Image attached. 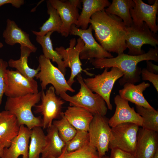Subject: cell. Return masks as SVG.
<instances>
[{
	"instance_id": "3",
	"label": "cell",
	"mask_w": 158,
	"mask_h": 158,
	"mask_svg": "<svg viewBox=\"0 0 158 158\" xmlns=\"http://www.w3.org/2000/svg\"><path fill=\"white\" fill-rule=\"evenodd\" d=\"M41 93L40 91L18 97H7L5 110L14 115L20 125H23L30 130L36 127H42V119L40 116H35L32 111V107L40 100Z\"/></svg>"
},
{
	"instance_id": "41",
	"label": "cell",
	"mask_w": 158,
	"mask_h": 158,
	"mask_svg": "<svg viewBox=\"0 0 158 158\" xmlns=\"http://www.w3.org/2000/svg\"><path fill=\"white\" fill-rule=\"evenodd\" d=\"M98 158H110L109 157L106 156H104L102 157H99Z\"/></svg>"
},
{
	"instance_id": "40",
	"label": "cell",
	"mask_w": 158,
	"mask_h": 158,
	"mask_svg": "<svg viewBox=\"0 0 158 158\" xmlns=\"http://www.w3.org/2000/svg\"><path fill=\"white\" fill-rule=\"evenodd\" d=\"M152 158H158V150L157 151Z\"/></svg>"
},
{
	"instance_id": "42",
	"label": "cell",
	"mask_w": 158,
	"mask_h": 158,
	"mask_svg": "<svg viewBox=\"0 0 158 158\" xmlns=\"http://www.w3.org/2000/svg\"><path fill=\"white\" fill-rule=\"evenodd\" d=\"M4 46V45L2 43L0 42V49L2 48Z\"/></svg>"
},
{
	"instance_id": "36",
	"label": "cell",
	"mask_w": 158,
	"mask_h": 158,
	"mask_svg": "<svg viewBox=\"0 0 158 158\" xmlns=\"http://www.w3.org/2000/svg\"><path fill=\"white\" fill-rule=\"evenodd\" d=\"M110 158H135L134 155L117 148L111 149Z\"/></svg>"
},
{
	"instance_id": "2",
	"label": "cell",
	"mask_w": 158,
	"mask_h": 158,
	"mask_svg": "<svg viewBox=\"0 0 158 158\" xmlns=\"http://www.w3.org/2000/svg\"><path fill=\"white\" fill-rule=\"evenodd\" d=\"M152 60L158 61V48L157 47L149 49L148 51L140 55L133 56L124 53L110 58L94 59L90 62L97 68L115 67L121 70L123 73L119 83L123 86L126 83L134 84L140 81L141 68L137 66L140 62Z\"/></svg>"
},
{
	"instance_id": "19",
	"label": "cell",
	"mask_w": 158,
	"mask_h": 158,
	"mask_svg": "<svg viewBox=\"0 0 158 158\" xmlns=\"http://www.w3.org/2000/svg\"><path fill=\"white\" fill-rule=\"evenodd\" d=\"M6 23V28L2 34L6 44L13 46L18 43L20 46L28 47L33 52H35L37 48L31 42L30 35L23 30L14 21L8 19Z\"/></svg>"
},
{
	"instance_id": "14",
	"label": "cell",
	"mask_w": 158,
	"mask_h": 158,
	"mask_svg": "<svg viewBox=\"0 0 158 158\" xmlns=\"http://www.w3.org/2000/svg\"><path fill=\"white\" fill-rule=\"evenodd\" d=\"M48 1L58 13L62 25L60 33L65 37L69 35L71 26L76 25L80 15L79 8H80L79 0H49Z\"/></svg>"
},
{
	"instance_id": "21",
	"label": "cell",
	"mask_w": 158,
	"mask_h": 158,
	"mask_svg": "<svg viewBox=\"0 0 158 158\" xmlns=\"http://www.w3.org/2000/svg\"><path fill=\"white\" fill-rule=\"evenodd\" d=\"M20 126L14 115L6 110L1 112L0 138L5 142L6 147L10 146L12 140L18 135Z\"/></svg>"
},
{
	"instance_id": "5",
	"label": "cell",
	"mask_w": 158,
	"mask_h": 158,
	"mask_svg": "<svg viewBox=\"0 0 158 158\" xmlns=\"http://www.w3.org/2000/svg\"><path fill=\"white\" fill-rule=\"evenodd\" d=\"M38 61L40 70L35 77L40 80L42 90L46 89L47 85L51 84L57 95L68 91L72 92L75 91L68 85L64 75L52 63L49 59L41 54L39 57Z\"/></svg>"
},
{
	"instance_id": "27",
	"label": "cell",
	"mask_w": 158,
	"mask_h": 158,
	"mask_svg": "<svg viewBox=\"0 0 158 158\" xmlns=\"http://www.w3.org/2000/svg\"><path fill=\"white\" fill-rule=\"evenodd\" d=\"M53 32H48L44 36H36L37 42L41 46L43 55L47 59L56 62L58 68L64 75L66 74V68L64 66L63 61L61 56L53 49L50 37Z\"/></svg>"
},
{
	"instance_id": "17",
	"label": "cell",
	"mask_w": 158,
	"mask_h": 158,
	"mask_svg": "<svg viewBox=\"0 0 158 158\" xmlns=\"http://www.w3.org/2000/svg\"><path fill=\"white\" fill-rule=\"evenodd\" d=\"M158 150V133L139 128L134 155L135 157L152 158Z\"/></svg>"
},
{
	"instance_id": "25",
	"label": "cell",
	"mask_w": 158,
	"mask_h": 158,
	"mask_svg": "<svg viewBox=\"0 0 158 158\" xmlns=\"http://www.w3.org/2000/svg\"><path fill=\"white\" fill-rule=\"evenodd\" d=\"M20 56L19 59L14 60L11 59L8 61V66L16 69V70L26 77L34 78L40 71L39 66L36 69L30 68L28 63V58L30 54L33 52L31 49L28 47L20 46Z\"/></svg>"
},
{
	"instance_id": "12",
	"label": "cell",
	"mask_w": 158,
	"mask_h": 158,
	"mask_svg": "<svg viewBox=\"0 0 158 158\" xmlns=\"http://www.w3.org/2000/svg\"><path fill=\"white\" fill-rule=\"evenodd\" d=\"M76 42L75 38H72L69 43V46L66 49L61 46L55 48L56 50L62 57L65 68H70L71 70L70 76L67 81L68 85L72 87L75 82V78L82 71L87 74L92 76L93 74L90 73L86 70H83L81 67L82 63L80 58V53L84 45L82 40L78 38Z\"/></svg>"
},
{
	"instance_id": "23",
	"label": "cell",
	"mask_w": 158,
	"mask_h": 158,
	"mask_svg": "<svg viewBox=\"0 0 158 158\" xmlns=\"http://www.w3.org/2000/svg\"><path fill=\"white\" fill-rule=\"evenodd\" d=\"M64 115L77 130L87 132L93 117L92 114L86 110L75 106L68 107Z\"/></svg>"
},
{
	"instance_id": "43",
	"label": "cell",
	"mask_w": 158,
	"mask_h": 158,
	"mask_svg": "<svg viewBox=\"0 0 158 158\" xmlns=\"http://www.w3.org/2000/svg\"><path fill=\"white\" fill-rule=\"evenodd\" d=\"M1 112H0V116H1Z\"/></svg>"
},
{
	"instance_id": "20",
	"label": "cell",
	"mask_w": 158,
	"mask_h": 158,
	"mask_svg": "<svg viewBox=\"0 0 158 158\" xmlns=\"http://www.w3.org/2000/svg\"><path fill=\"white\" fill-rule=\"evenodd\" d=\"M119 91V95L122 98L135 104V105L147 108L154 109L145 98L143 92L149 87V83L143 82L138 85L126 83Z\"/></svg>"
},
{
	"instance_id": "8",
	"label": "cell",
	"mask_w": 158,
	"mask_h": 158,
	"mask_svg": "<svg viewBox=\"0 0 158 158\" xmlns=\"http://www.w3.org/2000/svg\"><path fill=\"white\" fill-rule=\"evenodd\" d=\"M41 92V102L34 106V112L40 113L43 116V128L48 129L52 124L54 119L61 118L63 114L61 111L62 106L65 102L56 96L52 86L50 87L45 93L43 90Z\"/></svg>"
},
{
	"instance_id": "33",
	"label": "cell",
	"mask_w": 158,
	"mask_h": 158,
	"mask_svg": "<svg viewBox=\"0 0 158 158\" xmlns=\"http://www.w3.org/2000/svg\"><path fill=\"white\" fill-rule=\"evenodd\" d=\"M89 137L88 132L77 130L75 135L66 144V150L68 152L75 151L88 145Z\"/></svg>"
},
{
	"instance_id": "16",
	"label": "cell",
	"mask_w": 158,
	"mask_h": 158,
	"mask_svg": "<svg viewBox=\"0 0 158 158\" xmlns=\"http://www.w3.org/2000/svg\"><path fill=\"white\" fill-rule=\"evenodd\" d=\"M114 102L116 105V110L108 121L110 127L126 123H133L142 127V117L135 111L133 107L130 106L128 101L117 95L114 98Z\"/></svg>"
},
{
	"instance_id": "31",
	"label": "cell",
	"mask_w": 158,
	"mask_h": 158,
	"mask_svg": "<svg viewBox=\"0 0 158 158\" xmlns=\"http://www.w3.org/2000/svg\"><path fill=\"white\" fill-rule=\"evenodd\" d=\"M52 124L57 129L59 136L66 144L75 135L77 130L66 118L63 114L61 119L53 121Z\"/></svg>"
},
{
	"instance_id": "28",
	"label": "cell",
	"mask_w": 158,
	"mask_h": 158,
	"mask_svg": "<svg viewBox=\"0 0 158 158\" xmlns=\"http://www.w3.org/2000/svg\"><path fill=\"white\" fill-rule=\"evenodd\" d=\"M46 2L47 12L49 15V18L40 28V31H32L33 34L36 36H44L50 32L56 31L60 33L62 22L59 15L48 0Z\"/></svg>"
},
{
	"instance_id": "38",
	"label": "cell",
	"mask_w": 158,
	"mask_h": 158,
	"mask_svg": "<svg viewBox=\"0 0 158 158\" xmlns=\"http://www.w3.org/2000/svg\"><path fill=\"white\" fill-rule=\"evenodd\" d=\"M147 67L146 68L147 70L150 72L156 74L158 73V66L157 65L154 64L151 61H146Z\"/></svg>"
},
{
	"instance_id": "15",
	"label": "cell",
	"mask_w": 158,
	"mask_h": 158,
	"mask_svg": "<svg viewBox=\"0 0 158 158\" xmlns=\"http://www.w3.org/2000/svg\"><path fill=\"white\" fill-rule=\"evenodd\" d=\"M133 1L135 5L130 11L133 23L140 26L145 22L152 32L156 33L158 30L156 23L158 0H155L152 5L147 4L141 0Z\"/></svg>"
},
{
	"instance_id": "22",
	"label": "cell",
	"mask_w": 158,
	"mask_h": 158,
	"mask_svg": "<svg viewBox=\"0 0 158 158\" xmlns=\"http://www.w3.org/2000/svg\"><path fill=\"white\" fill-rule=\"evenodd\" d=\"M83 8L76 26L83 30L87 29L91 16L96 12L104 10L111 3L108 0H81Z\"/></svg>"
},
{
	"instance_id": "26",
	"label": "cell",
	"mask_w": 158,
	"mask_h": 158,
	"mask_svg": "<svg viewBox=\"0 0 158 158\" xmlns=\"http://www.w3.org/2000/svg\"><path fill=\"white\" fill-rule=\"evenodd\" d=\"M134 5L135 3L132 0H113L110 5L104 10L107 14L120 18L126 27H129L133 24L130 11Z\"/></svg>"
},
{
	"instance_id": "10",
	"label": "cell",
	"mask_w": 158,
	"mask_h": 158,
	"mask_svg": "<svg viewBox=\"0 0 158 158\" xmlns=\"http://www.w3.org/2000/svg\"><path fill=\"white\" fill-rule=\"evenodd\" d=\"M139 126L126 123L111 128L109 148H117L134 155Z\"/></svg>"
},
{
	"instance_id": "7",
	"label": "cell",
	"mask_w": 158,
	"mask_h": 158,
	"mask_svg": "<svg viewBox=\"0 0 158 158\" xmlns=\"http://www.w3.org/2000/svg\"><path fill=\"white\" fill-rule=\"evenodd\" d=\"M126 27L127 32L125 40L129 50L128 54L141 55L145 53L141 49L143 45L149 44L155 47L158 44L157 35L152 32L145 22L140 26L133 23Z\"/></svg>"
},
{
	"instance_id": "44",
	"label": "cell",
	"mask_w": 158,
	"mask_h": 158,
	"mask_svg": "<svg viewBox=\"0 0 158 158\" xmlns=\"http://www.w3.org/2000/svg\"><path fill=\"white\" fill-rule=\"evenodd\" d=\"M39 158H42V157H39Z\"/></svg>"
},
{
	"instance_id": "6",
	"label": "cell",
	"mask_w": 158,
	"mask_h": 158,
	"mask_svg": "<svg viewBox=\"0 0 158 158\" xmlns=\"http://www.w3.org/2000/svg\"><path fill=\"white\" fill-rule=\"evenodd\" d=\"M105 68L102 73L93 78L83 79L87 87L93 92L102 97L105 101L107 108L111 110L113 106L110 101L111 93L116 81L123 75L122 71L115 67Z\"/></svg>"
},
{
	"instance_id": "35",
	"label": "cell",
	"mask_w": 158,
	"mask_h": 158,
	"mask_svg": "<svg viewBox=\"0 0 158 158\" xmlns=\"http://www.w3.org/2000/svg\"><path fill=\"white\" fill-rule=\"evenodd\" d=\"M141 74L142 79L151 82L158 92V74L149 72L146 68L141 69Z\"/></svg>"
},
{
	"instance_id": "1",
	"label": "cell",
	"mask_w": 158,
	"mask_h": 158,
	"mask_svg": "<svg viewBox=\"0 0 158 158\" xmlns=\"http://www.w3.org/2000/svg\"><path fill=\"white\" fill-rule=\"evenodd\" d=\"M90 23L96 39L106 51L118 54L124 53L127 48L125 39L127 31L120 18L107 14L103 10L93 14Z\"/></svg>"
},
{
	"instance_id": "34",
	"label": "cell",
	"mask_w": 158,
	"mask_h": 158,
	"mask_svg": "<svg viewBox=\"0 0 158 158\" xmlns=\"http://www.w3.org/2000/svg\"><path fill=\"white\" fill-rule=\"evenodd\" d=\"M8 66V63L7 61L0 59V106L1 103L3 95L4 93L5 75Z\"/></svg>"
},
{
	"instance_id": "39",
	"label": "cell",
	"mask_w": 158,
	"mask_h": 158,
	"mask_svg": "<svg viewBox=\"0 0 158 158\" xmlns=\"http://www.w3.org/2000/svg\"><path fill=\"white\" fill-rule=\"evenodd\" d=\"M6 147L5 142L4 140L0 138V158L2 156L4 148Z\"/></svg>"
},
{
	"instance_id": "30",
	"label": "cell",
	"mask_w": 158,
	"mask_h": 158,
	"mask_svg": "<svg viewBox=\"0 0 158 158\" xmlns=\"http://www.w3.org/2000/svg\"><path fill=\"white\" fill-rule=\"evenodd\" d=\"M136 112L142 117V127L156 132H158V111L135 105Z\"/></svg>"
},
{
	"instance_id": "13",
	"label": "cell",
	"mask_w": 158,
	"mask_h": 158,
	"mask_svg": "<svg viewBox=\"0 0 158 158\" xmlns=\"http://www.w3.org/2000/svg\"><path fill=\"white\" fill-rule=\"evenodd\" d=\"M92 30L91 25L86 30L77 28L75 24H73L71 26L69 34L78 36L84 43L80 53V59L90 60L94 59L114 57L110 53L106 51L95 40L92 35Z\"/></svg>"
},
{
	"instance_id": "11",
	"label": "cell",
	"mask_w": 158,
	"mask_h": 158,
	"mask_svg": "<svg viewBox=\"0 0 158 158\" xmlns=\"http://www.w3.org/2000/svg\"><path fill=\"white\" fill-rule=\"evenodd\" d=\"M4 93L7 97H16L39 92L37 82L28 78L17 71L7 69Z\"/></svg>"
},
{
	"instance_id": "29",
	"label": "cell",
	"mask_w": 158,
	"mask_h": 158,
	"mask_svg": "<svg viewBox=\"0 0 158 158\" xmlns=\"http://www.w3.org/2000/svg\"><path fill=\"white\" fill-rule=\"evenodd\" d=\"M41 127L33 128L30 131L28 158H39L45 147L46 135Z\"/></svg>"
},
{
	"instance_id": "4",
	"label": "cell",
	"mask_w": 158,
	"mask_h": 158,
	"mask_svg": "<svg viewBox=\"0 0 158 158\" xmlns=\"http://www.w3.org/2000/svg\"><path fill=\"white\" fill-rule=\"evenodd\" d=\"M77 79L80 86L78 92L72 96L63 92L59 95L60 97L68 102L70 106L82 108L93 116L99 114L105 116L108 108L104 99L98 94L93 93L87 87L81 73L77 75Z\"/></svg>"
},
{
	"instance_id": "24",
	"label": "cell",
	"mask_w": 158,
	"mask_h": 158,
	"mask_svg": "<svg viewBox=\"0 0 158 158\" xmlns=\"http://www.w3.org/2000/svg\"><path fill=\"white\" fill-rule=\"evenodd\" d=\"M65 143L60 138L58 131L53 124L47 130L46 144L41 153L42 158H56L62 153Z\"/></svg>"
},
{
	"instance_id": "37",
	"label": "cell",
	"mask_w": 158,
	"mask_h": 158,
	"mask_svg": "<svg viewBox=\"0 0 158 158\" xmlns=\"http://www.w3.org/2000/svg\"><path fill=\"white\" fill-rule=\"evenodd\" d=\"M24 3V0H0V6L5 4H10L13 6L18 8Z\"/></svg>"
},
{
	"instance_id": "9",
	"label": "cell",
	"mask_w": 158,
	"mask_h": 158,
	"mask_svg": "<svg viewBox=\"0 0 158 158\" xmlns=\"http://www.w3.org/2000/svg\"><path fill=\"white\" fill-rule=\"evenodd\" d=\"M109 119L99 114L93 116L89 128V145L97 150L99 157L105 155L109 150L111 136Z\"/></svg>"
},
{
	"instance_id": "32",
	"label": "cell",
	"mask_w": 158,
	"mask_h": 158,
	"mask_svg": "<svg viewBox=\"0 0 158 158\" xmlns=\"http://www.w3.org/2000/svg\"><path fill=\"white\" fill-rule=\"evenodd\" d=\"M99 157L96 149L88 144L80 149L71 152H67L65 146L60 156L56 158H98Z\"/></svg>"
},
{
	"instance_id": "18",
	"label": "cell",
	"mask_w": 158,
	"mask_h": 158,
	"mask_svg": "<svg viewBox=\"0 0 158 158\" xmlns=\"http://www.w3.org/2000/svg\"><path fill=\"white\" fill-rule=\"evenodd\" d=\"M31 130L23 125H21L18 135L11 142L10 146L4 148L0 158H28L29 142Z\"/></svg>"
}]
</instances>
